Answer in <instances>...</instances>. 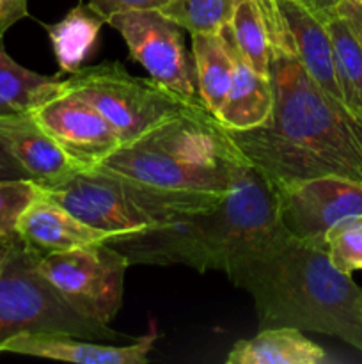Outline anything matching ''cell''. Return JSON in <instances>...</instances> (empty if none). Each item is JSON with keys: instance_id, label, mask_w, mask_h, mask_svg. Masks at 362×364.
Wrapping results in <instances>:
<instances>
[{"instance_id": "cell-25", "label": "cell", "mask_w": 362, "mask_h": 364, "mask_svg": "<svg viewBox=\"0 0 362 364\" xmlns=\"http://www.w3.org/2000/svg\"><path fill=\"white\" fill-rule=\"evenodd\" d=\"M43 187L34 180H0V237H18V220Z\"/></svg>"}, {"instance_id": "cell-12", "label": "cell", "mask_w": 362, "mask_h": 364, "mask_svg": "<svg viewBox=\"0 0 362 364\" xmlns=\"http://www.w3.org/2000/svg\"><path fill=\"white\" fill-rule=\"evenodd\" d=\"M263 6L272 45L291 53L319 87L343 102L327 18L300 0H263Z\"/></svg>"}, {"instance_id": "cell-19", "label": "cell", "mask_w": 362, "mask_h": 364, "mask_svg": "<svg viewBox=\"0 0 362 364\" xmlns=\"http://www.w3.org/2000/svg\"><path fill=\"white\" fill-rule=\"evenodd\" d=\"M103 23L99 14L80 2L62 20L45 25L60 75H73L85 66L98 45Z\"/></svg>"}, {"instance_id": "cell-27", "label": "cell", "mask_w": 362, "mask_h": 364, "mask_svg": "<svg viewBox=\"0 0 362 364\" xmlns=\"http://www.w3.org/2000/svg\"><path fill=\"white\" fill-rule=\"evenodd\" d=\"M28 0H0V36L20 20L28 16Z\"/></svg>"}, {"instance_id": "cell-17", "label": "cell", "mask_w": 362, "mask_h": 364, "mask_svg": "<svg viewBox=\"0 0 362 364\" xmlns=\"http://www.w3.org/2000/svg\"><path fill=\"white\" fill-rule=\"evenodd\" d=\"M229 364H323L329 355L295 327H266L251 340L234 343Z\"/></svg>"}, {"instance_id": "cell-21", "label": "cell", "mask_w": 362, "mask_h": 364, "mask_svg": "<svg viewBox=\"0 0 362 364\" xmlns=\"http://www.w3.org/2000/svg\"><path fill=\"white\" fill-rule=\"evenodd\" d=\"M227 32L245 63L263 77H270L272 39L263 0H238Z\"/></svg>"}, {"instance_id": "cell-6", "label": "cell", "mask_w": 362, "mask_h": 364, "mask_svg": "<svg viewBox=\"0 0 362 364\" xmlns=\"http://www.w3.org/2000/svg\"><path fill=\"white\" fill-rule=\"evenodd\" d=\"M39 258L18 240L0 265V347L11 338L31 333L70 334L109 343L126 340V334L75 311L41 276Z\"/></svg>"}, {"instance_id": "cell-29", "label": "cell", "mask_w": 362, "mask_h": 364, "mask_svg": "<svg viewBox=\"0 0 362 364\" xmlns=\"http://www.w3.org/2000/svg\"><path fill=\"white\" fill-rule=\"evenodd\" d=\"M0 180H32L27 171L0 144Z\"/></svg>"}, {"instance_id": "cell-22", "label": "cell", "mask_w": 362, "mask_h": 364, "mask_svg": "<svg viewBox=\"0 0 362 364\" xmlns=\"http://www.w3.org/2000/svg\"><path fill=\"white\" fill-rule=\"evenodd\" d=\"M334 48V63L343 102L362 121V46L346 21L334 14L327 20Z\"/></svg>"}, {"instance_id": "cell-32", "label": "cell", "mask_w": 362, "mask_h": 364, "mask_svg": "<svg viewBox=\"0 0 362 364\" xmlns=\"http://www.w3.org/2000/svg\"><path fill=\"white\" fill-rule=\"evenodd\" d=\"M357 2H362V0H357Z\"/></svg>"}, {"instance_id": "cell-7", "label": "cell", "mask_w": 362, "mask_h": 364, "mask_svg": "<svg viewBox=\"0 0 362 364\" xmlns=\"http://www.w3.org/2000/svg\"><path fill=\"white\" fill-rule=\"evenodd\" d=\"M62 87L87 100L117 132L121 144L135 141L172 117L202 107L155 78H141L117 60L84 66L67 75Z\"/></svg>"}, {"instance_id": "cell-14", "label": "cell", "mask_w": 362, "mask_h": 364, "mask_svg": "<svg viewBox=\"0 0 362 364\" xmlns=\"http://www.w3.org/2000/svg\"><path fill=\"white\" fill-rule=\"evenodd\" d=\"M0 144L41 187H53L78 173L31 112L0 116Z\"/></svg>"}, {"instance_id": "cell-11", "label": "cell", "mask_w": 362, "mask_h": 364, "mask_svg": "<svg viewBox=\"0 0 362 364\" xmlns=\"http://www.w3.org/2000/svg\"><path fill=\"white\" fill-rule=\"evenodd\" d=\"M31 114L80 171L96 167L121 146L119 135L102 112L62 85Z\"/></svg>"}, {"instance_id": "cell-8", "label": "cell", "mask_w": 362, "mask_h": 364, "mask_svg": "<svg viewBox=\"0 0 362 364\" xmlns=\"http://www.w3.org/2000/svg\"><path fill=\"white\" fill-rule=\"evenodd\" d=\"M126 256L109 242L41 256L38 270L80 315L110 326L123 306Z\"/></svg>"}, {"instance_id": "cell-1", "label": "cell", "mask_w": 362, "mask_h": 364, "mask_svg": "<svg viewBox=\"0 0 362 364\" xmlns=\"http://www.w3.org/2000/svg\"><path fill=\"white\" fill-rule=\"evenodd\" d=\"M270 80V119L251 130H229L248 162L273 187L327 174L362 181V121L277 45Z\"/></svg>"}, {"instance_id": "cell-5", "label": "cell", "mask_w": 362, "mask_h": 364, "mask_svg": "<svg viewBox=\"0 0 362 364\" xmlns=\"http://www.w3.org/2000/svg\"><path fill=\"white\" fill-rule=\"evenodd\" d=\"M45 194L109 238L131 237L212 210L226 194L181 192L153 187L96 169L78 171L67 180L43 187Z\"/></svg>"}, {"instance_id": "cell-2", "label": "cell", "mask_w": 362, "mask_h": 364, "mask_svg": "<svg viewBox=\"0 0 362 364\" xmlns=\"http://www.w3.org/2000/svg\"><path fill=\"white\" fill-rule=\"evenodd\" d=\"M254 301L259 329L295 327L339 338L362 354V287L330 263L325 244L280 231L226 272Z\"/></svg>"}, {"instance_id": "cell-15", "label": "cell", "mask_w": 362, "mask_h": 364, "mask_svg": "<svg viewBox=\"0 0 362 364\" xmlns=\"http://www.w3.org/2000/svg\"><path fill=\"white\" fill-rule=\"evenodd\" d=\"M16 231L20 240L39 256L109 240V235L82 223L64 206L50 199L45 191L25 210Z\"/></svg>"}, {"instance_id": "cell-31", "label": "cell", "mask_w": 362, "mask_h": 364, "mask_svg": "<svg viewBox=\"0 0 362 364\" xmlns=\"http://www.w3.org/2000/svg\"><path fill=\"white\" fill-rule=\"evenodd\" d=\"M20 240V238H6V237H0V265L4 263V259L9 256V252L13 251L14 244Z\"/></svg>"}, {"instance_id": "cell-13", "label": "cell", "mask_w": 362, "mask_h": 364, "mask_svg": "<svg viewBox=\"0 0 362 364\" xmlns=\"http://www.w3.org/2000/svg\"><path fill=\"white\" fill-rule=\"evenodd\" d=\"M158 340L156 320H149L148 333L131 345L116 347L102 341L84 340L59 333L20 334L0 347V354H20L32 358L55 359V361L80 364H146L149 352Z\"/></svg>"}, {"instance_id": "cell-28", "label": "cell", "mask_w": 362, "mask_h": 364, "mask_svg": "<svg viewBox=\"0 0 362 364\" xmlns=\"http://www.w3.org/2000/svg\"><path fill=\"white\" fill-rule=\"evenodd\" d=\"M341 18L348 23L353 36L362 46V2L357 0H343L336 11Z\"/></svg>"}, {"instance_id": "cell-9", "label": "cell", "mask_w": 362, "mask_h": 364, "mask_svg": "<svg viewBox=\"0 0 362 364\" xmlns=\"http://www.w3.org/2000/svg\"><path fill=\"white\" fill-rule=\"evenodd\" d=\"M123 36L130 59L142 64L149 77L185 98L201 100L197 92L194 57L185 43L183 27L160 9H131L105 20Z\"/></svg>"}, {"instance_id": "cell-10", "label": "cell", "mask_w": 362, "mask_h": 364, "mask_svg": "<svg viewBox=\"0 0 362 364\" xmlns=\"http://www.w3.org/2000/svg\"><path fill=\"white\" fill-rule=\"evenodd\" d=\"M273 188L280 230L295 240L325 244L330 228L362 217V181L327 174Z\"/></svg>"}, {"instance_id": "cell-16", "label": "cell", "mask_w": 362, "mask_h": 364, "mask_svg": "<svg viewBox=\"0 0 362 364\" xmlns=\"http://www.w3.org/2000/svg\"><path fill=\"white\" fill-rule=\"evenodd\" d=\"M233 52V78L229 91L224 100L222 109L216 114V119L227 130L241 132L261 127L272 116L273 87L270 77H263L252 70L243 57L238 53L236 46L231 41L227 25L224 27Z\"/></svg>"}, {"instance_id": "cell-24", "label": "cell", "mask_w": 362, "mask_h": 364, "mask_svg": "<svg viewBox=\"0 0 362 364\" xmlns=\"http://www.w3.org/2000/svg\"><path fill=\"white\" fill-rule=\"evenodd\" d=\"M330 263L344 274L362 270V217L337 223L325 235Z\"/></svg>"}, {"instance_id": "cell-26", "label": "cell", "mask_w": 362, "mask_h": 364, "mask_svg": "<svg viewBox=\"0 0 362 364\" xmlns=\"http://www.w3.org/2000/svg\"><path fill=\"white\" fill-rule=\"evenodd\" d=\"M170 0H89L87 6L106 20L110 14L131 9H162Z\"/></svg>"}, {"instance_id": "cell-23", "label": "cell", "mask_w": 362, "mask_h": 364, "mask_svg": "<svg viewBox=\"0 0 362 364\" xmlns=\"http://www.w3.org/2000/svg\"><path fill=\"white\" fill-rule=\"evenodd\" d=\"M238 0H170L162 13L190 34L219 32L231 21Z\"/></svg>"}, {"instance_id": "cell-30", "label": "cell", "mask_w": 362, "mask_h": 364, "mask_svg": "<svg viewBox=\"0 0 362 364\" xmlns=\"http://www.w3.org/2000/svg\"><path fill=\"white\" fill-rule=\"evenodd\" d=\"M300 2L305 4V6H307L309 9L314 11V13H318L319 16L329 20L330 16L336 14L337 7H339V4L343 2V0H300Z\"/></svg>"}, {"instance_id": "cell-4", "label": "cell", "mask_w": 362, "mask_h": 364, "mask_svg": "<svg viewBox=\"0 0 362 364\" xmlns=\"http://www.w3.org/2000/svg\"><path fill=\"white\" fill-rule=\"evenodd\" d=\"M247 164L229 130L202 105L121 144L92 169L169 191L227 194Z\"/></svg>"}, {"instance_id": "cell-20", "label": "cell", "mask_w": 362, "mask_h": 364, "mask_svg": "<svg viewBox=\"0 0 362 364\" xmlns=\"http://www.w3.org/2000/svg\"><path fill=\"white\" fill-rule=\"evenodd\" d=\"M60 73L55 77L39 75L18 64L0 36V116L25 114L34 110L60 91Z\"/></svg>"}, {"instance_id": "cell-3", "label": "cell", "mask_w": 362, "mask_h": 364, "mask_svg": "<svg viewBox=\"0 0 362 364\" xmlns=\"http://www.w3.org/2000/svg\"><path fill=\"white\" fill-rule=\"evenodd\" d=\"M280 231L275 188L258 167L247 164L215 208L106 242L119 249L130 265H185L197 272L226 274Z\"/></svg>"}, {"instance_id": "cell-18", "label": "cell", "mask_w": 362, "mask_h": 364, "mask_svg": "<svg viewBox=\"0 0 362 364\" xmlns=\"http://www.w3.org/2000/svg\"><path fill=\"white\" fill-rule=\"evenodd\" d=\"M197 92L201 102L216 117L233 78V52L224 27L212 34H190Z\"/></svg>"}]
</instances>
